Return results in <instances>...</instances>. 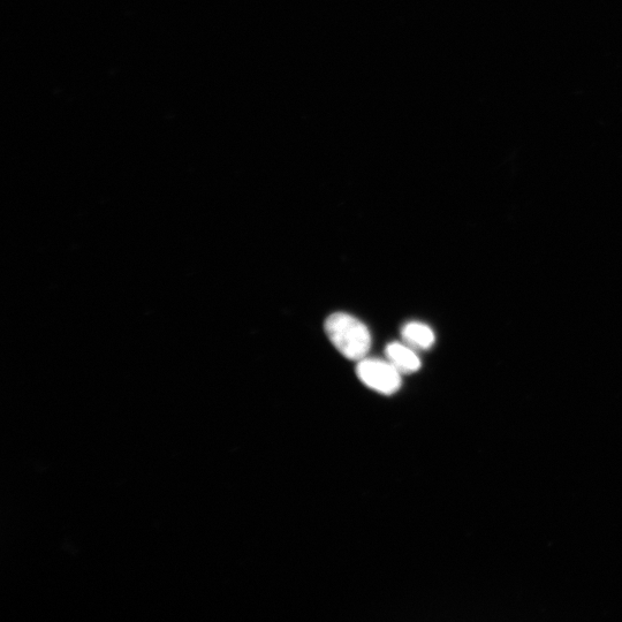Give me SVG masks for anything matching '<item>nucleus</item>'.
I'll use <instances>...</instances> for the list:
<instances>
[{"label":"nucleus","mask_w":622,"mask_h":622,"mask_svg":"<svg viewBox=\"0 0 622 622\" xmlns=\"http://www.w3.org/2000/svg\"><path fill=\"white\" fill-rule=\"evenodd\" d=\"M325 332L331 343L345 358L361 361L371 347V336L366 325L358 318L345 313H336L325 321Z\"/></svg>","instance_id":"1"},{"label":"nucleus","mask_w":622,"mask_h":622,"mask_svg":"<svg viewBox=\"0 0 622 622\" xmlns=\"http://www.w3.org/2000/svg\"><path fill=\"white\" fill-rule=\"evenodd\" d=\"M360 381L369 389L391 396L401 388L400 371L386 360L364 358L356 367Z\"/></svg>","instance_id":"2"},{"label":"nucleus","mask_w":622,"mask_h":622,"mask_svg":"<svg viewBox=\"0 0 622 622\" xmlns=\"http://www.w3.org/2000/svg\"><path fill=\"white\" fill-rule=\"evenodd\" d=\"M402 339L414 350H429L435 344V333L427 324L421 322H409L401 330Z\"/></svg>","instance_id":"4"},{"label":"nucleus","mask_w":622,"mask_h":622,"mask_svg":"<svg viewBox=\"0 0 622 622\" xmlns=\"http://www.w3.org/2000/svg\"><path fill=\"white\" fill-rule=\"evenodd\" d=\"M386 360L396 367L400 374H414L421 368V360L413 347L402 343H391L385 348Z\"/></svg>","instance_id":"3"}]
</instances>
